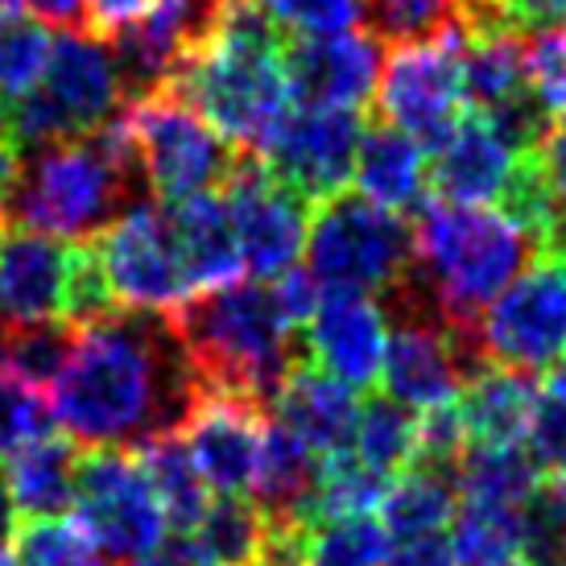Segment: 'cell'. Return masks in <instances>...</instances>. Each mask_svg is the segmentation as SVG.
<instances>
[{
    "mask_svg": "<svg viewBox=\"0 0 566 566\" xmlns=\"http://www.w3.org/2000/svg\"><path fill=\"white\" fill-rule=\"evenodd\" d=\"M455 9L463 21H488V9H492V0H455Z\"/></svg>",
    "mask_w": 566,
    "mask_h": 566,
    "instance_id": "50",
    "label": "cell"
},
{
    "mask_svg": "<svg viewBox=\"0 0 566 566\" xmlns=\"http://www.w3.org/2000/svg\"><path fill=\"white\" fill-rule=\"evenodd\" d=\"M46 21H38L17 0H0V104H17L30 95L50 59Z\"/></svg>",
    "mask_w": 566,
    "mask_h": 566,
    "instance_id": "31",
    "label": "cell"
},
{
    "mask_svg": "<svg viewBox=\"0 0 566 566\" xmlns=\"http://www.w3.org/2000/svg\"><path fill=\"white\" fill-rule=\"evenodd\" d=\"M488 364L551 373L566 360V252H542L475 323Z\"/></svg>",
    "mask_w": 566,
    "mask_h": 566,
    "instance_id": "11",
    "label": "cell"
},
{
    "mask_svg": "<svg viewBox=\"0 0 566 566\" xmlns=\"http://www.w3.org/2000/svg\"><path fill=\"white\" fill-rule=\"evenodd\" d=\"M447 542H451L455 566H513L517 563V513L459 504Z\"/></svg>",
    "mask_w": 566,
    "mask_h": 566,
    "instance_id": "36",
    "label": "cell"
},
{
    "mask_svg": "<svg viewBox=\"0 0 566 566\" xmlns=\"http://www.w3.org/2000/svg\"><path fill=\"white\" fill-rule=\"evenodd\" d=\"M240 154H256L294 95L285 75V33L256 0H228L220 25L166 83Z\"/></svg>",
    "mask_w": 566,
    "mask_h": 566,
    "instance_id": "2",
    "label": "cell"
},
{
    "mask_svg": "<svg viewBox=\"0 0 566 566\" xmlns=\"http://www.w3.org/2000/svg\"><path fill=\"white\" fill-rule=\"evenodd\" d=\"M203 394L170 315L125 311L75 327L71 360L50 389V418L80 447H142L178 434Z\"/></svg>",
    "mask_w": 566,
    "mask_h": 566,
    "instance_id": "1",
    "label": "cell"
},
{
    "mask_svg": "<svg viewBox=\"0 0 566 566\" xmlns=\"http://www.w3.org/2000/svg\"><path fill=\"white\" fill-rule=\"evenodd\" d=\"M133 566H216V563H211L187 534H174L161 542L158 551H149L142 563H133Z\"/></svg>",
    "mask_w": 566,
    "mask_h": 566,
    "instance_id": "47",
    "label": "cell"
},
{
    "mask_svg": "<svg viewBox=\"0 0 566 566\" xmlns=\"http://www.w3.org/2000/svg\"><path fill=\"white\" fill-rule=\"evenodd\" d=\"M525 83L551 116L566 112V25L530 33L525 42Z\"/></svg>",
    "mask_w": 566,
    "mask_h": 566,
    "instance_id": "42",
    "label": "cell"
},
{
    "mask_svg": "<svg viewBox=\"0 0 566 566\" xmlns=\"http://www.w3.org/2000/svg\"><path fill=\"white\" fill-rule=\"evenodd\" d=\"M80 240L33 232L0 216V327L66 323Z\"/></svg>",
    "mask_w": 566,
    "mask_h": 566,
    "instance_id": "15",
    "label": "cell"
},
{
    "mask_svg": "<svg viewBox=\"0 0 566 566\" xmlns=\"http://www.w3.org/2000/svg\"><path fill=\"white\" fill-rule=\"evenodd\" d=\"M265 422L269 413L261 406L203 385V394L178 434L187 442L190 463L199 468L203 484L216 496H249L252 492Z\"/></svg>",
    "mask_w": 566,
    "mask_h": 566,
    "instance_id": "17",
    "label": "cell"
},
{
    "mask_svg": "<svg viewBox=\"0 0 566 566\" xmlns=\"http://www.w3.org/2000/svg\"><path fill=\"white\" fill-rule=\"evenodd\" d=\"M364 21L380 42H413L459 21V9L455 0H368Z\"/></svg>",
    "mask_w": 566,
    "mask_h": 566,
    "instance_id": "40",
    "label": "cell"
},
{
    "mask_svg": "<svg viewBox=\"0 0 566 566\" xmlns=\"http://www.w3.org/2000/svg\"><path fill=\"white\" fill-rule=\"evenodd\" d=\"M385 488H389V475L373 472L352 451L318 459V480H315V496H311V517L306 521L373 513L385 501Z\"/></svg>",
    "mask_w": 566,
    "mask_h": 566,
    "instance_id": "35",
    "label": "cell"
},
{
    "mask_svg": "<svg viewBox=\"0 0 566 566\" xmlns=\"http://www.w3.org/2000/svg\"><path fill=\"white\" fill-rule=\"evenodd\" d=\"M120 120L133 133L145 187L166 207L207 195V190H223V182L237 174L240 158H244L237 145L223 142L170 87L128 99L120 108Z\"/></svg>",
    "mask_w": 566,
    "mask_h": 566,
    "instance_id": "8",
    "label": "cell"
},
{
    "mask_svg": "<svg viewBox=\"0 0 566 566\" xmlns=\"http://www.w3.org/2000/svg\"><path fill=\"white\" fill-rule=\"evenodd\" d=\"M551 252H566V195L558 199V237H554Z\"/></svg>",
    "mask_w": 566,
    "mask_h": 566,
    "instance_id": "51",
    "label": "cell"
},
{
    "mask_svg": "<svg viewBox=\"0 0 566 566\" xmlns=\"http://www.w3.org/2000/svg\"><path fill=\"white\" fill-rule=\"evenodd\" d=\"M95 256L104 265L108 290L125 311L174 315L195 298L187 261L178 249L174 216L166 203H133L116 220L95 232Z\"/></svg>",
    "mask_w": 566,
    "mask_h": 566,
    "instance_id": "12",
    "label": "cell"
},
{
    "mask_svg": "<svg viewBox=\"0 0 566 566\" xmlns=\"http://www.w3.org/2000/svg\"><path fill=\"white\" fill-rule=\"evenodd\" d=\"M17 563L21 566H108L92 534L75 517H30L17 530Z\"/></svg>",
    "mask_w": 566,
    "mask_h": 566,
    "instance_id": "37",
    "label": "cell"
},
{
    "mask_svg": "<svg viewBox=\"0 0 566 566\" xmlns=\"http://www.w3.org/2000/svg\"><path fill=\"white\" fill-rule=\"evenodd\" d=\"M377 108L385 125L434 149L451 128L468 116V83H463V21L413 42H397L385 54L377 83Z\"/></svg>",
    "mask_w": 566,
    "mask_h": 566,
    "instance_id": "9",
    "label": "cell"
},
{
    "mask_svg": "<svg viewBox=\"0 0 566 566\" xmlns=\"http://www.w3.org/2000/svg\"><path fill=\"white\" fill-rule=\"evenodd\" d=\"M385 566H455V558H451L447 534H434V537H413V542H397Z\"/></svg>",
    "mask_w": 566,
    "mask_h": 566,
    "instance_id": "46",
    "label": "cell"
},
{
    "mask_svg": "<svg viewBox=\"0 0 566 566\" xmlns=\"http://www.w3.org/2000/svg\"><path fill=\"white\" fill-rule=\"evenodd\" d=\"M537 240L501 207L426 203L413 220V282L447 323L475 331L504 285L534 261Z\"/></svg>",
    "mask_w": 566,
    "mask_h": 566,
    "instance_id": "5",
    "label": "cell"
},
{
    "mask_svg": "<svg viewBox=\"0 0 566 566\" xmlns=\"http://www.w3.org/2000/svg\"><path fill=\"white\" fill-rule=\"evenodd\" d=\"M389 344V315L373 294L323 290L302 327V356L347 389H373Z\"/></svg>",
    "mask_w": 566,
    "mask_h": 566,
    "instance_id": "18",
    "label": "cell"
},
{
    "mask_svg": "<svg viewBox=\"0 0 566 566\" xmlns=\"http://www.w3.org/2000/svg\"><path fill=\"white\" fill-rule=\"evenodd\" d=\"M142 158L128 125L116 116L80 142L42 145L17 182L0 216L9 223L59 240H87L104 232L120 211L142 203Z\"/></svg>",
    "mask_w": 566,
    "mask_h": 566,
    "instance_id": "4",
    "label": "cell"
},
{
    "mask_svg": "<svg viewBox=\"0 0 566 566\" xmlns=\"http://www.w3.org/2000/svg\"><path fill=\"white\" fill-rule=\"evenodd\" d=\"M149 4L154 0H83V9H87V33L112 38V33H120L125 25H133Z\"/></svg>",
    "mask_w": 566,
    "mask_h": 566,
    "instance_id": "44",
    "label": "cell"
},
{
    "mask_svg": "<svg viewBox=\"0 0 566 566\" xmlns=\"http://www.w3.org/2000/svg\"><path fill=\"white\" fill-rule=\"evenodd\" d=\"M525 447L542 475L566 472V360L546 373V385H537V406Z\"/></svg>",
    "mask_w": 566,
    "mask_h": 566,
    "instance_id": "38",
    "label": "cell"
},
{
    "mask_svg": "<svg viewBox=\"0 0 566 566\" xmlns=\"http://www.w3.org/2000/svg\"><path fill=\"white\" fill-rule=\"evenodd\" d=\"M517 166L521 154L501 142V133L480 112H468L434 149H426L430 190L442 203L501 207Z\"/></svg>",
    "mask_w": 566,
    "mask_h": 566,
    "instance_id": "19",
    "label": "cell"
},
{
    "mask_svg": "<svg viewBox=\"0 0 566 566\" xmlns=\"http://www.w3.org/2000/svg\"><path fill=\"white\" fill-rule=\"evenodd\" d=\"M517 563L566 566V472L542 475L517 513Z\"/></svg>",
    "mask_w": 566,
    "mask_h": 566,
    "instance_id": "34",
    "label": "cell"
},
{
    "mask_svg": "<svg viewBox=\"0 0 566 566\" xmlns=\"http://www.w3.org/2000/svg\"><path fill=\"white\" fill-rule=\"evenodd\" d=\"M17 170H21V149H17V142H0V207H4L9 190H13Z\"/></svg>",
    "mask_w": 566,
    "mask_h": 566,
    "instance_id": "49",
    "label": "cell"
},
{
    "mask_svg": "<svg viewBox=\"0 0 566 566\" xmlns=\"http://www.w3.org/2000/svg\"><path fill=\"white\" fill-rule=\"evenodd\" d=\"M75 509L99 554L116 566L142 563L170 537L158 492L128 447H87L75 472Z\"/></svg>",
    "mask_w": 566,
    "mask_h": 566,
    "instance_id": "10",
    "label": "cell"
},
{
    "mask_svg": "<svg viewBox=\"0 0 566 566\" xmlns=\"http://www.w3.org/2000/svg\"><path fill=\"white\" fill-rule=\"evenodd\" d=\"M468 447H525L537 406V380L530 373L484 364L455 397Z\"/></svg>",
    "mask_w": 566,
    "mask_h": 566,
    "instance_id": "21",
    "label": "cell"
},
{
    "mask_svg": "<svg viewBox=\"0 0 566 566\" xmlns=\"http://www.w3.org/2000/svg\"><path fill=\"white\" fill-rule=\"evenodd\" d=\"M418 451V413L394 397H368L360 401V418H356V434H352V455L364 459L373 472L401 475L413 463Z\"/></svg>",
    "mask_w": 566,
    "mask_h": 566,
    "instance_id": "29",
    "label": "cell"
},
{
    "mask_svg": "<svg viewBox=\"0 0 566 566\" xmlns=\"http://www.w3.org/2000/svg\"><path fill=\"white\" fill-rule=\"evenodd\" d=\"M0 566H21L17 563V554H9V546H0Z\"/></svg>",
    "mask_w": 566,
    "mask_h": 566,
    "instance_id": "53",
    "label": "cell"
},
{
    "mask_svg": "<svg viewBox=\"0 0 566 566\" xmlns=\"http://www.w3.org/2000/svg\"><path fill=\"white\" fill-rule=\"evenodd\" d=\"M223 203L232 211L240 261L249 277L277 282L290 269H298L311 232V203L298 190L277 182L252 154H244L237 174L223 182Z\"/></svg>",
    "mask_w": 566,
    "mask_h": 566,
    "instance_id": "14",
    "label": "cell"
},
{
    "mask_svg": "<svg viewBox=\"0 0 566 566\" xmlns=\"http://www.w3.org/2000/svg\"><path fill=\"white\" fill-rule=\"evenodd\" d=\"M394 537L373 513L318 517L306 525V566H385Z\"/></svg>",
    "mask_w": 566,
    "mask_h": 566,
    "instance_id": "33",
    "label": "cell"
},
{
    "mask_svg": "<svg viewBox=\"0 0 566 566\" xmlns=\"http://www.w3.org/2000/svg\"><path fill=\"white\" fill-rule=\"evenodd\" d=\"M256 9L285 38H323V33L356 30L368 0H256Z\"/></svg>",
    "mask_w": 566,
    "mask_h": 566,
    "instance_id": "39",
    "label": "cell"
},
{
    "mask_svg": "<svg viewBox=\"0 0 566 566\" xmlns=\"http://www.w3.org/2000/svg\"><path fill=\"white\" fill-rule=\"evenodd\" d=\"M170 216L195 294L237 282L244 273V261H240L237 228H232V211L223 203V190H207V195L182 199V203L170 207Z\"/></svg>",
    "mask_w": 566,
    "mask_h": 566,
    "instance_id": "23",
    "label": "cell"
},
{
    "mask_svg": "<svg viewBox=\"0 0 566 566\" xmlns=\"http://www.w3.org/2000/svg\"><path fill=\"white\" fill-rule=\"evenodd\" d=\"M534 158H537V166H542V174H546V182L554 187V195L563 199L566 195V112L551 120V133H546V142L537 145Z\"/></svg>",
    "mask_w": 566,
    "mask_h": 566,
    "instance_id": "45",
    "label": "cell"
},
{
    "mask_svg": "<svg viewBox=\"0 0 566 566\" xmlns=\"http://www.w3.org/2000/svg\"><path fill=\"white\" fill-rule=\"evenodd\" d=\"M352 182L368 203L385 207L394 216L406 211H422L426 190H430V170H426V149L401 128L385 125H364L360 149H356V170Z\"/></svg>",
    "mask_w": 566,
    "mask_h": 566,
    "instance_id": "22",
    "label": "cell"
},
{
    "mask_svg": "<svg viewBox=\"0 0 566 566\" xmlns=\"http://www.w3.org/2000/svg\"><path fill=\"white\" fill-rule=\"evenodd\" d=\"M318 480V455L302 439H294L282 422H265L256 480H252V504L265 521H306L311 496Z\"/></svg>",
    "mask_w": 566,
    "mask_h": 566,
    "instance_id": "25",
    "label": "cell"
},
{
    "mask_svg": "<svg viewBox=\"0 0 566 566\" xmlns=\"http://www.w3.org/2000/svg\"><path fill=\"white\" fill-rule=\"evenodd\" d=\"M0 142H13V125H9V104H0Z\"/></svg>",
    "mask_w": 566,
    "mask_h": 566,
    "instance_id": "52",
    "label": "cell"
},
{
    "mask_svg": "<svg viewBox=\"0 0 566 566\" xmlns=\"http://www.w3.org/2000/svg\"><path fill=\"white\" fill-rule=\"evenodd\" d=\"M75 327L71 323H30V327H0V368L25 380L38 394H50L59 373L71 360Z\"/></svg>",
    "mask_w": 566,
    "mask_h": 566,
    "instance_id": "32",
    "label": "cell"
},
{
    "mask_svg": "<svg viewBox=\"0 0 566 566\" xmlns=\"http://www.w3.org/2000/svg\"><path fill=\"white\" fill-rule=\"evenodd\" d=\"M137 459H142L145 475L158 492V504L170 521V530L174 534H190L207 513V504H211V488L203 484L199 468L190 463L182 434H158V439L142 442Z\"/></svg>",
    "mask_w": 566,
    "mask_h": 566,
    "instance_id": "28",
    "label": "cell"
},
{
    "mask_svg": "<svg viewBox=\"0 0 566 566\" xmlns=\"http://www.w3.org/2000/svg\"><path fill=\"white\" fill-rule=\"evenodd\" d=\"M380 66L385 42L360 25L323 38H285V75L294 104L364 112L377 95Z\"/></svg>",
    "mask_w": 566,
    "mask_h": 566,
    "instance_id": "16",
    "label": "cell"
},
{
    "mask_svg": "<svg viewBox=\"0 0 566 566\" xmlns=\"http://www.w3.org/2000/svg\"><path fill=\"white\" fill-rule=\"evenodd\" d=\"M364 137V116L323 104H290L265 145L252 154L277 182L298 190L315 207L352 182L356 149Z\"/></svg>",
    "mask_w": 566,
    "mask_h": 566,
    "instance_id": "13",
    "label": "cell"
},
{
    "mask_svg": "<svg viewBox=\"0 0 566 566\" xmlns=\"http://www.w3.org/2000/svg\"><path fill=\"white\" fill-rule=\"evenodd\" d=\"M488 21L513 33H542L566 25V0H492Z\"/></svg>",
    "mask_w": 566,
    "mask_h": 566,
    "instance_id": "43",
    "label": "cell"
},
{
    "mask_svg": "<svg viewBox=\"0 0 566 566\" xmlns=\"http://www.w3.org/2000/svg\"><path fill=\"white\" fill-rule=\"evenodd\" d=\"M50 401L46 394L30 389L25 380L0 368V459L17 455L25 442L42 439L50 430Z\"/></svg>",
    "mask_w": 566,
    "mask_h": 566,
    "instance_id": "41",
    "label": "cell"
},
{
    "mask_svg": "<svg viewBox=\"0 0 566 566\" xmlns=\"http://www.w3.org/2000/svg\"><path fill=\"white\" fill-rule=\"evenodd\" d=\"M120 71L112 42L87 30H63L50 42L42 80L30 95L9 104L17 149L80 142L120 116Z\"/></svg>",
    "mask_w": 566,
    "mask_h": 566,
    "instance_id": "6",
    "label": "cell"
},
{
    "mask_svg": "<svg viewBox=\"0 0 566 566\" xmlns=\"http://www.w3.org/2000/svg\"><path fill=\"white\" fill-rule=\"evenodd\" d=\"M537 472L530 447H468L455 463L459 504H484V509H504L521 513L537 488Z\"/></svg>",
    "mask_w": 566,
    "mask_h": 566,
    "instance_id": "27",
    "label": "cell"
},
{
    "mask_svg": "<svg viewBox=\"0 0 566 566\" xmlns=\"http://www.w3.org/2000/svg\"><path fill=\"white\" fill-rule=\"evenodd\" d=\"M207 389L244 397L269 413L285 373L302 360V323L290 315L277 282H237L195 294L170 315Z\"/></svg>",
    "mask_w": 566,
    "mask_h": 566,
    "instance_id": "3",
    "label": "cell"
},
{
    "mask_svg": "<svg viewBox=\"0 0 566 566\" xmlns=\"http://www.w3.org/2000/svg\"><path fill=\"white\" fill-rule=\"evenodd\" d=\"M306 273L318 290L389 294L413 265V228L364 195H331L311 207Z\"/></svg>",
    "mask_w": 566,
    "mask_h": 566,
    "instance_id": "7",
    "label": "cell"
},
{
    "mask_svg": "<svg viewBox=\"0 0 566 566\" xmlns=\"http://www.w3.org/2000/svg\"><path fill=\"white\" fill-rule=\"evenodd\" d=\"M455 513V468H434V463H409L406 472L389 480L385 501H380V525L394 542L447 534Z\"/></svg>",
    "mask_w": 566,
    "mask_h": 566,
    "instance_id": "26",
    "label": "cell"
},
{
    "mask_svg": "<svg viewBox=\"0 0 566 566\" xmlns=\"http://www.w3.org/2000/svg\"><path fill=\"white\" fill-rule=\"evenodd\" d=\"M17 501H13V488H9V475L0 468V546H9L17 537Z\"/></svg>",
    "mask_w": 566,
    "mask_h": 566,
    "instance_id": "48",
    "label": "cell"
},
{
    "mask_svg": "<svg viewBox=\"0 0 566 566\" xmlns=\"http://www.w3.org/2000/svg\"><path fill=\"white\" fill-rule=\"evenodd\" d=\"M269 413L294 439L306 442L318 459H331L352 451V434H356V418H360V397H356V389L339 385V380L327 377L323 368H315L302 356L285 373L282 389L273 394Z\"/></svg>",
    "mask_w": 566,
    "mask_h": 566,
    "instance_id": "20",
    "label": "cell"
},
{
    "mask_svg": "<svg viewBox=\"0 0 566 566\" xmlns=\"http://www.w3.org/2000/svg\"><path fill=\"white\" fill-rule=\"evenodd\" d=\"M75 472H80V442L71 434L46 430L42 439L25 442L4 463L17 513H25V517H63L66 509L75 504Z\"/></svg>",
    "mask_w": 566,
    "mask_h": 566,
    "instance_id": "24",
    "label": "cell"
},
{
    "mask_svg": "<svg viewBox=\"0 0 566 566\" xmlns=\"http://www.w3.org/2000/svg\"><path fill=\"white\" fill-rule=\"evenodd\" d=\"M187 537L216 566H256L265 542V513L249 496H216Z\"/></svg>",
    "mask_w": 566,
    "mask_h": 566,
    "instance_id": "30",
    "label": "cell"
}]
</instances>
